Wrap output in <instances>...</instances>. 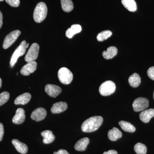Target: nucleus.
I'll return each instance as SVG.
<instances>
[{
	"instance_id": "f257e3e1",
	"label": "nucleus",
	"mask_w": 154,
	"mask_h": 154,
	"mask_svg": "<svg viewBox=\"0 0 154 154\" xmlns=\"http://www.w3.org/2000/svg\"><path fill=\"white\" fill-rule=\"evenodd\" d=\"M103 118L101 116H92L83 122L82 130L84 132L91 133L99 129L103 122Z\"/></svg>"
},
{
	"instance_id": "f03ea898",
	"label": "nucleus",
	"mask_w": 154,
	"mask_h": 154,
	"mask_svg": "<svg viewBox=\"0 0 154 154\" xmlns=\"http://www.w3.org/2000/svg\"><path fill=\"white\" fill-rule=\"evenodd\" d=\"M47 13L46 4L43 2H40L36 5L33 12V19L37 23H40L46 18Z\"/></svg>"
},
{
	"instance_id": "7ed1b4c3",
	"label": "nucleus",
	"mask_w": 154,
	"mask_h": 154,
	"mask_svg": "<svg viewBox=\"0 0 154 154\" xmlns=\"http://www.w3.org/2000/svg\"><path fill=\"white\" fill-rule=\"evenodd\" d=\"M115 83L111 81H107L102 83L99 88V92L103 96H108L114 93L116 91Z\"/></svg>"
},
{
	"instance_id": "20e7f679",
	"label": "nucleus",
	"mask_w": 154,
	"mask_h": 154,
	"mask_svg": "<svg viewBox=\"0 0 154 154\" xmlns=\"http://www.w3.org/2000/svg\"><path fill=\"white\" fill-rule=\"evenodd\" d=\"M58 77L61 83L64 85L70 84L73 80V74L68 69L62 67L58 72Z\"/></svg>"
},
{
	"instance_id": "39448f33",
	"label": "nucleus",
	"mask_w": 154,
	"mask_h": 154,
	"mask_svg": "<svg viewBox=\"0 0 154 154\" xmlns=\"http://www.w3.org/2000/svg\"><path fill=\"white\" fill-rule=\"evenodd\" d=\"M27 44V42L25 40H23L21 42L19 47L17 48L15 51L13 55L11 57V61H10V66L11 67H13L15 65V63H17L18 58L24 55L26 52V48L25 46Z\"/></svg>"
},
{
	"instance_id": "423d86ee",
	"label": "nucleus",
	"mask_w": 154,
	"mask_h": 154,
	"mask_svg": "<svg viewBox=\"0 0 154 154\" xmlns=\"http://www.w3.org/2000/svg\"><path fill=\"white\" fill-rule=\"evenodd\" d=\"M39 46L37 43L31 45L25 56V60L27 62L35 61L37 58L39 52Z\"/></svg>"
},
{
	"instance_id": "0eeeda50",
	"label": "nucleus",
	"mask_w": 154,
	"mask_h": 154,
	"mask_svg": "<svg viewBox=\"0 0 154 154\" xmlns=\"http://www.w3.org/2000/svg\"><path fill=\"white\" fill-rule=\"evenodd\" d=\"M149 105V100L143 97H139L135 99L132 104L134 110L137 112L145 110L148 107Z\"/></svg>"
},
{
	"instance_id": "6e6552de",
	"label": "nucleus",
	"mask_w": 154,
	"mask_h": 154,
	"mask_svg": "<svg viewBox=\"0 0 154 154\" xmlns=\"http://www.w3.org/2000/svg\"><path fill=\"white\" fill-rule=\"evenodd\" d=\"M21 32L20 30H15L8 34L5 38L3 42V47L4 49H7L14 44L18 37L20 36Z\"/></svg>"
},
{
	"instance_id": "1a4fd4ad",
	"label": "nucleus",
	"mask_w": 154,
	"mask_h": 154,
	"mask_svg": "<svg viewBox=\"0 0 154 154\" xmlns=\"http://www.w3.org/2000/svg\"><path fill=\"white\" fill-rule=\"evenodd\" d=\"M45 91L48 96L55 98L61 94L62 89L60 87L56 85L48 84L45 86Z\"/></svg>"
},
{
	"instance_id": "9d476101",
	"label": "nucleus",
	"mask_w": 154,
	"mask_h": 154,
	"mask_svg": "<svg viewBox=\"0 0 154 154\" xmlns=\"http://www.w3.org/2000/svg\"><path fill=\"white\" fill-rule=\"evenodd\" d=\"M37 66V63L35 61L28 62V63L22 67L20 71L21 73L23 75H29L36 71Z\"/></svg>"
},
{
	"instance_id": "9b49d317",
	"label": "nucleus",
	"mask_w": 154,
	"mask_h": 154,
	"mask_svg": "<svg viewBox=\"0 0 154 154\" xmlns=\"http://www.w3.org/2000/svg\"><path fill=\"white\" fill-rule=\"evenodd\" d=\"M47 115V111L42 107H39L33 110L31 113V118L36 122L43 120Z\"/></svg>"
},
{
	"instance_id": "f8f14e48",
	"label": "nucleus",
	"mask_w": 154,
	"mask_h": 154,
	"mask_svg": "<svg viewBox=\"0 0 154 154\" xmlns=\"http://www.w3.org/2000/svg\"><path fill=\"white\" fill-rule=\"evenodd\" d=\"M25 119V111L23 108H19L17 110L16 114L13 117L12 121L15 124H22Z\"/></svg>"
},
{
	"instance_id": "ddd939ff",
	"label": "nucleus",
	"mask_w": 154,
	"mask_h": 154,
	"mask_svg": "<svg viewBox=\"0 0 154 154\" xmlns=\"http://www.w3.org/2000/svg\"><path fill=\"white\" fill-rule=\"evenodd\" d=\"M154 116V109L152 108L144 110L139 115L141 121L144 123H148L152 118Z\"/></svg>"
},
{
	"instance_id": "4468645a",
	"label": "nucleus",
	"mask_w": 154,
	"mask_h": 154,
	"mask_svg": "<svg viewBox=\"0 0 154 154\" xmlns=\"http://www.w3.org/2000/svg\"><path fill=\"white\" fill-rule=\"evenodd\" d=\"M68 105L66 102H57L53 104L51 111L53 113H60L65 111Z\"/></svg>"
},
{
	"instance_id": "2eb2a0df",
	"label": "nucleus",
	"mask_w": 154,
	"mask_h": 154,
	"mask_svg": "<svg viewBox=\"0 0 154 154\" xmlns=\"http://www.w3.org/2000/svg\"><path fill=\"white\" fill-rule=\"evenodd\" d=\"M90 143V140L88 137L81 139L75 144L74 148L78 151H84L87 149V146Z\"/></svg>"
},
{
	"instance_id": "dca6fc26",
	"label": "nucleus",
	"mask_w": 154,
	"mask_h": 154,
	"mask_svg": "<svg viewBox=\"0 0 154 154\" xmlns=\"http://www.w3.org/2000/svg\"><path fill=\"white\" fill-rule=\"evenodd\" d=\"M12 143L17 151L22 154L27 153L28 147L25 143L21 142L17 139L13 140Z\"/></svg>"
},
{
	"instance_id": "f3484780",
	"label": "nucleus",
	"mask_w": 154,
	"mask_h": 154,
	"mask_svg": "<svg viewBox=\"0 0 154 154\" xmlns=\"http://www.w3.org/2000/svg\"><path fill=\"white\" fill-rule=\"evenodd\" d=\"M31 96L28 93H25L20 95L16 98L14 101L15 105H25L28 103L31 99Z\"/></svg>"
},
{
	"instance_id": "a211bd4d",
	"label": "nucleus",
	"mask_w": 154,
	"mask_h": 154,
	"mask_svg": "<svg viewBox=\"0 0 154 154\" xmlns=\"http://www.w3.org/2000/svg\"><path fill=\"white\" fill-rule=\"evenodd\" d=\"M122 137V133L118 128L113 127V129L110 130L108 132L109 139L112 141L118 140Z\"/></svg>"
},
{
	"instance_id": "6ab92c4d",
	"label": "nucleus",
	"mask_w": 154,
	"mask_h": 154,
	"mask_svg": "<svg viewBox=\"0 0 154 154\" xmlns=\"http://www.w3.org/2000/svg\"><path fill=\"white\" fill-rule=\"evenodd\" d=\"M82 30V26L78 24L73 25L71 28L67 29L66 32V35L68 38H71L74 35L77 33H80Z\"/></svg>"
},
{
	"instance_id": "aec40b11",
	"label": "nucleus",
	"mask_w": 154,
	"mask_h": 154,
	"mask_svg": "<svg viewBox=\"0 0 154 154\" xmlns=\"http://www.w3.org/2000/svg\"><path fill=\"white\" fill-rule=\"evenodd\" d=\"M41 134L43 138V142L45 144L51 143L55 140V136L53 134L51 131H45L41 132Z\"/></svg>"
},
{
	"instance_id": "412c9836",
	"label": "nucleus",
	"mask_w": 154,
	"mask_h": 154,
	"mask_svg": "<svg viewBox=\"0 0 154 154\" xmlns=\"http://www.w3.org/2000/svg\"><path fill=\"white\" fill-rule=\"evenodd\" d=\"M118 50L114 46H110L107 48V51H105L102 53V56L106 59L113 58L117 54Z\"/></svg>"
},
{
	"instance_id": "4be33fe9",
	"label": "nucleus",
	"mask_w": 154,
	"mask_h": 154,
	"mask_svg": "<svg viewBox=\"0 0 154 154\" xmlns=\"http://www.w3.org/2000/svg\"><path fill=\"white\" fill-rule=\"evenodd\" d=\"M128 82L132 88H137L141 83L140 77L138 74L134 73L129 77Z\"/></svg>"
},
{
	"instance_id": "5701e85b",
	"label": "nucleus",
	"mask_w": 154,
	"mask_h": 154,
	"mask_svg": "<svg viewBox=\"0 0 154 154\" xmlns=\"http://www.w3.org/2000/svg\"><path fill=\"white\" fill-rule=\"evenodd\" d=\"M122 3L125 8L130 12L137 11V6L134 0H122Z\"/></svg>"
},
{
	"instance_id": "b1692460",
	"label": "nucleus",
	"mask_w": 154,
	"mask_h": 154,
	"mask_svg": "<svg viewBox=\"0 0 154 154\" xmlns=\"http://www.w3.org/2000/svg\"><path fill=\"white\" fill-rule=\"evenodd\" d=\"M119 125L124 131L130 133L134 132L136 130L135 128L130 122L125 121H121L119 122Z\"/></svg>"
},
{
	"instance_id": "393cba45",
	"label": "nucleus",
	"mask_w": 154,
	"mask_h": 154,
	"mask_svg": "<svg viewBox=\"0 0 154 154\" xmlns=\"http://www.w3.org/2000/svg\"><path fill=\"white\" fill-rule=\"evenodd\" d=\"M62 8L64 12L69 13L72 11L74 5L72 0H60Z\"/></svg>"
},
{
	"instance_id": "a878e982",
	"label": "nucleus",
	"mask_w": 154,
	"mask_h": 154,
	"mask_svg": "<svg viewBox=\"0 0 154 154\" xmlns=\"http://www.w3.org/2000/svg\"><path fill=\"white\" fill-rule=\"evenodd\" d=\"M112 35V32L110 30H104L98 34L97 39L99 42L103 41L110 37Z\"/></svg>"
},
{
	"instance_id": "bb28decb",
	"label": "nucleus",
	"mask_w": 154,
	"mask_h": 154,
	"mask_svg": "<svg viewBox=\"0 0 154 154\" xmlns=\"http://www.w3.org/2000/svg\"><path fill=\"white\" fill-rule=\"evenodd\" d=\"M135 152L137 154H146L147 152V148L143 144L138 143L134 146Z\"/></svg>"
},
{
	"instance_id": "cd10ccee",
	"label": "nucleus",
	"mask_w": 154,
	"mask_h": 154,
	"mask_svg": "<svg viewBox=\"0 0 154 154\" xmlns=\"http://www.w3.org/2000/svg\"><path fill=\"white\" fill-rule=\"evenodd\" d=\"M10 98V94L8 92H4L0 94V106L6 103Z\"/></svg>"
},
{
	"instance_id": "c85d7f7f",
	"label": "nucleus",
	"mask_w": 154,
	"mask_h": 154,
	"mask_svg": "<svg viewBox=\"0 0 154 154\" xmlns=\"http://www.w3.org/2000/svg\"><path fill=\"white\" fill-rule=\"evenodd\" d=\"M6 2L11 7L17 8L20 5V0H5Z\"/></svg>"
},
{
	"instance_id": "c756f323",
	"label": "nucleus",
	"mask_w": 154,
	"mask_h": 154,
	"mask_svg": "<svg viewBox=\"0 0 154 154\" xmlns=\"http://www.w3.org/2000/svg\"><path fill=\"white\" fill-rule=\"evenodd\" d=\"M148 76L152 80H154V66L150 67L147 71Z\"/></svg>"
},
{
	"instance_id": "7c9ffc66",
	"label": "nucleus",
	"mask_w": 154,
	"mask_h": 154,
	"mask_svg": "<svg viewBox=\"0 0 154 154\" xmlns=\"http://www.w3.org/2000/svg\"><path fill=\"white\" fill-rule=\"evenodd\" d=\"M4 134V125L2 123H0V141L2 140Z\"/></svg>"
},
{
	"instance_id": "2f4dec72",
	"label": "nucleus",
	"mask_w": 154,
	"mask_h": 154,
	"mask_svg": "<svg viewBox=\"0 0 154 154\" xmlns=\"http://www.w3.org/2000/svg\"><path fill=\"white\" fill-rule=\"evenodd\" d=\"M53 154H70L66 150L64 149H60L57 152H55Z\"/></svg>"
},
{
	"instance_id": "473e14b6",
	"label": "nucleus",
	"mask_w": 154,
	"mask_h": 154,
	"mask_svg": "<svg viewBox=\"0 0 154 154\" xmlns=\"http://www.w3.org/2000/svg\"><path fill=\"white\" fill-rule=\"evenodd\" d=\"M103 154H118V153L115 150L112 149L107 152H105Z\"/></svg>"
},
{
	"instance_id": "72a5a7b5",
	"label": "nucleus",
	"mask_w": 154,
	"mask_h": 154,
	"mask_svg": "<svg viewBox=\"0 0 154 154\" xmlns=\"http://www.w3.org/2000/svg\"><path fill=\"white\" fill-rule=\"evenodd\" d=\"M3 15L1 11H0V29L2 27L3 25Z\"/></svg>"
},
{
	"instance_id": "f704fd0d",
	"label": "nucleus",
	"mask_w": 154,
	"mask_h": 154,
	"mask_svg": "<svg viewBox=\"0 0 154 154\" xmlns=\"http://www.w3.org/2000/svg\"><path fill=\"white\" fill-rule=\"evenodd\" d=\"M2 79L0 78V88L2 87Z\"/></svg>"
},
{
	"instance_id": "c9c22d12",
	"label": "nucleus",
	"mask_w": 154,
	"mask_h": 154,
	"mask_svg": "<svg viewBox=\"0 0 154 154\" xmlns=\"http://www.w3.org/2000/svg\"><path fill=\"white\" fill-rule=\"evenodd\" d=\"M29 43H27V44L26 45V46H25V47H26V49L28 48V46H29Z\"/></svg>"
},
{
	"instance_id": "e433bc0d",
	"label": "nucleus",
	"mask_w": 154,
	"mask_h": 154,
	"mask_svg": "<svg viewBox=\"0 0 154 154\" xmlns=\"http://www.w3.org/2000/svg\"><path fill=\"white\" fill-rule=\"evenodd\" d=\"M4 0H0V2H2Z\"/></svg>"
},
{
	"instance_id": "4c0bfd02",
	"label": "nucleus",
	"mask_w": 154,
	"mask_h": 154,
	"mask_svg": "<svg viewBox=\"0 0 154 154\" xmlns=\"http://www.w3.org/2000/svg\"><path fill=\"white\" fill-rule=\"evenodd\" d=\"M153 99H154V93H153Z\"/></svg>"
}]
</instances>
